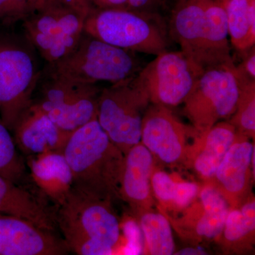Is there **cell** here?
<instances>
[{"label": "cell", "instance_id": "cell-33", "mask_svg": "<svg viewBox=\"0 0 255 255\" xmlns=\"http://www.w3.org/2000/svg\"><path fill=\"white\" fill-rule=\"evenodd\" d=\"M250 53L244 58L243 63L236 66L241 72L248 77L255 80V46L249 49Z\"/></svg>", "mask_w": 255, "mask_h": 255}, {"label": "cell", "instance_id": "cell-24", "mask_svg": "<svg viewBox=\"0 0 255 255\" xmlns=\"http://www.w3.org/2000/svg\"><path fill=\"white\" fill-rule=\"evenodd\" d=\"M223 2L231 43L240 51H247L255 43V0H226Z\"/></svg>", "mask_w": 255, "mask_h": 255}, {"label": "cell", "instance_id": "cell-1", "mask_svg": "<svg viewBox=\"0 0 255 255\" xmlns=\"http://www.w3.org/2000/svg\"><path fill=\"white\" fill-rule=\"evenodd\" d=\"M62 152L71 169L74 187L104 200L120 199L125 155L97 119L71 132Z\"/></svg>", "mask_w": 255, "mask_h": 255}, {"label": "cell", "instance_id": "cell-7", "mask_svg": "<svg viewBox=\"0 0 255 255\" xmlns=\"http://www.w3.org/2000/svg\"><path fill=\"white\" fill-rule=\"evenodd\" d=\"M36 88L39 99L33 103L64 131L71 133L97 119L102 91L97 85L72 81L43 70Z\"/></svg>", "mask_w": 255, "mask_h": 255}, {"label": "cell", "instance_id": "cell-25", "mask_svg": "<svg viewBox=\"0 0 255 255\" xmlns=\"http://www.w3.org/2000/svg\"><path fill=\"white\" fill-rule=\"evenodd\" d=\"M143 235L144 253L151 255H171L175 253L172 226L167 216L157 209L145 211L137 217Z\"/></svg>", "mask_w": 255, "mask_h": 255}, {"label": "cell", "instance_id": "cell-19", "mask_svg": "<svg viewBox=\"0 0 255 255\" xmlns=\"http://www.w3.org/2000/svg\"><path fill=\"white\" fill-rule=\"evenodd\" d=\"M31 177L47 196L59 205L73 187L70 166L62 151H52L28 157Z\"/></svg>", "mask_w": 255, "mask_h": 255}, {"label": "cell", "instance_id": "cell-20", "mask_svg": "<svg viewBox=\"0 0 255 255\" xmlns=\"http://www.w3.org/2000/svg\"><path fill=\"white\" fill-rule=\"evenodd\" d=\"M0 214L26 220L42 229L53 232L55 213L29 191L0 175Z\"/></svg>", "mask_w": 255, "mask_h": 255}, {"label": "cell", "instance_id": "cell-6", "mask_svg": "<svg viewBox=\"0 0 255 255\" xmlns=\"http://www.w3.org/2000/svg\"><path fill=\"white\" fill-rule=\"evenodd\" d=\"M236 68L231 63L204 69L184 101V114L197 135L236 112L239 93Z\"/></svg>", "mask_w": 255, "mask_h": 255}, {"label": "cell", "instance_id": "cell-28", "mask_svg": "<svg viewBox=\"0 0 255 255\" xmlns=\"http://www.w3.org/2000/svg\"><path fill=\"white\" fill-rule=\"evenodd\" d=\"M47 0H0V26L9 27L41 9Z\"/></svg>", "mask_w": 255, "mask_h": 255}, {"label": "cell", "instance_id": "cell-2", "mask_svg": "<svg viewBox=\"0 0 255 255\" xmlns=\"http://www.w3.org/2000/svg\"><path fill=\"white\" fill-rule=\"evenodd\" d=\"M35 50L24 36L0 31V121L9 130L31 105L41 77Z\"/></svg>", "mask_w": 255, "mask_h": 255}, {"label": "cell", "instance_id": "cell-11", "mask_svg": "<svg viewBox=\"0 0 255 255\" xmlns=\"http://www.w3.org/2000/svg\"><path fill=\"white\" fill-rule=\"evenodd\" d=\"M197 135L165 106L150 103L142 118L140 142L154 158L169 165L182 164L189 137Z\"/></svg>", "mask_w": 255, "mask_h": 255}, {"label": "cell", "instance_id": "cell-8", "mask_svg": "<svg viewBox=\"0 0 255 255\" xmlns=\"http://www.w3.org/2000/svg\"><path fill=\"white\" fill-rule=\"evenodd\" d=\"M86 17L76 10L47 0L22 22L23 36L48 64L60 61L81 41Z\"/></svg>", "mask_w": 255, "mask_h": 255}, {"label": "cell", "instance_id": "cell-26", "mask_svg": "<svg viewBox=\"0 0 255 255\" xmlns=\"http://www.w3.org/2000/svg\"><path fill=\"white\" fill-rule=\"evenodd\" d=\"M236 71L239 93L236 112L228 122L235 127L236 132L255 140V80L243 73L237 67Z\"/></svg>", "mask_w": 255, "mask_h": 255}, {"label": "cell", "instance_id": "cell-14", "mask_svg": "<svg viewBox=\"0 0 255 255\" xmlns=\"http://www.w3.org/2000/svg\"><path fill=\"white\" fill-rule=\"evenodd\" d=\"M64 240L26 220L0 214V255H67Z\"/></svg>", "mask_w": 255, "mask_h": 255}, {"label": "cell", "instance_id": "cell-9", "mask_svg": "<svg viewBox=\"0 0 255 255\" xmlns=\"http://www.w3.org/2000/svg\"><path fill=\"white\" fill-rule=\"evenodd\" d=\"M55 213L60 230L81 233L115 250L120 243L121 224L113 202L73 187Z\"/></svg>", "mask_w": 255, "mask_h": 255}, {"label": "cell", "instance_id": "cell-30", "mask_svg": "<svg viewBox=\"0 0 255 255\" xmlns=\"http://www.w3.org/2000/svg\"><path fill=\"white\" fill-rule=\"evenodd\" d=\"M130 9L141 12L158 14L159 8L164 6L162 0H128Z\"/></svg>", "mask_w": 255, "mask_h": 255}, {"label": "cell", "instance_id": "cell-16", "mask_svg": "<svg viewBox=\"0 0 255 255\" xmlns=\"http://www.w3.org/2000/svg\"><path fill=\"white\" fill-rule=\"evenodd\" d=\"M206 0H189L172 9L169 33L182 51L202 69L214 66L206 42Z\"/></svg>", "mask_w": 255, "mask_h": 255}, {"label": "cell", "instance_id": "cell-12", "mask_svg": "<svg viewBox=\"0 0 255 255\" xmlns=\"http://www.w3.org/2000/svg\"><path fill=\"white\" fill-rule=\"evenodd\" d=\"M229 211V205L219 191L202 183L195 200L181 214L173 217L163 214L181 239L196 246L219 239Z\"/></svg>", "mask_w": 255, "mask_h": 255}, {"label": "cell", "instance_id": "cell-10", "mask_svg": "<svg viewBox=\"0 0 255 255\" xmlns=\"http://www.w3.org/2000/svg\"><path fill=\"white\" fill-rule=\"evenodd\" d=\"M203 71L182 50H166L137 75L151 103L173 107L184 103Z\"/></svg>", "mask_w": 255, "mask_h": 255}, {"label": "cell", "instance_id": "cell-23", "mask_svg": "<svg viewBox=\"0 0 255 255\" xmlns=\"http://www.w3.org/2000/svg\"><path fill=\"white\" fill-rule=\"evenodd\" d=\"M206 42L214 65L233 63L228 42L227 14L221 0H206L204 7Z\"/></svg>", "mask_w": 255, "mask_h": 255}, {"label": "cell", "instance_id": "cell-5", "mask_svg": "<svg viewBox=\"0 0 255 255\" xmlns=\"http://www.w3.org/2000/svg\"><path fill=\"white\" fill-rule=\"evenodd\" d=\"M150 103L137 74L101 91L97 121L124 155L140 142L142 118Z\"/></svg>", "mask_w": 255, "mask_h": 255}, {"label": "cell", "instance_id": "cell-35", "mask_svg": "<svg viewBox=\"0 0 255 255\" xmlns=\"http://www.w3.org/2000/svg\"><path fill=\"white\" fill-rule=\"evenodd\" d=\"M187 1H189V0H162V2H163L164 6L169 4V6L172 9L177 5L182 4V3L186 2Z\"/></svg>", "mask_w": 255, "mask_h": 255}, {"label": "cell", "instance_id": "cell-22", "mask_svg": "<svg viewBox=\"0 0 255 255\" xmlns=\"http://www.w3.org/2000/svg\"><path fill=\"white\" fill-rule=\"evenodd\" d=\"M151 186L157 201V209L169 216H176L190 206L200 191L202 184L184 180L176 174L156 168Z\"/></svg>", "mask_w": 255, "mask_h": 255}, {"label": "cell", "instance_id": "cell-3", "mask_svg": "<svg viewBox=\"0 0 255 255\" xmlns=\"http://www.w3.org/2000/svg\"><path fill=\"white\" fill-rule=\"evenodd\" d=\"M84 32L112 46L157 55L168 46L167 26L159 14L132 9H94Z\"/></svg>", "mask_w": 255, "mask_h": 255}, {"label": "cell", "instance_id": "cell-4", "mask_svg": "<svg viewBox=\"0 0 255 255\" xmlns=\"http://www.w3.org/2000/svg\"><path fill=\"white\" fill-rule=\"evenodd\" d=\"M133 52L122 49L84 33L71 53L44 70L80 83L97 85L125 81L141 70Z\"/></svg>", "mask_w": 255, "mask_h": 255}, {"label": "cell", "instance_id": "cell-21", "mask_svg": "<svg viewBox=\"0 0 255 255\" xmlns=\"http://www.w3.org/2000/svg\"><path fill=\"white\" fill-rule=\"evenodd\" d=\"M217 241L226 255H247L254 251L255 198L253 193L238 207L230 209L222 233Z\"/></svg>", "mask_w": 255, "mask_h": 255}, {"label": "cell", "instance_id": "cell-18", "mask_svg": "<svg viewBox=\"0 0 255 255\" xmlns=\"http://www.w3.org/2000/svg\"><path fill=\"white\" fill-rule=\"evenodd\" d=\"M236 130L228 122H218L207 131L193 139L182 165L192 169L203 183L214 177L216 169L236 137Z\"/></svg>", "mask_w": 255, "mask_h": 255}, {"label": "cell", "instance_id": "cell-15", "mask_svg": "<svg viewBox=\"0 0 255 255\" xmlns=\"http://www.w3.org/2000/svg\"><path fill=\"white\" fill-rule=\"evenodd\" d=\"M155 162L153 155L141 142L125 154L119 195L130 206L135 217L157 206L151 186Z\"/></svg>", "mask_w": 255, "mask_h": 255}, {"label": "cell", "instance_id": "cell-27", "mask_svg": "<svg viewBox=\"0 0 255 255\" xmlns=\"http://www.w3.org/2000/svg\"><path fill=\"white\" fill-rule=\"evenodd\" d=\"M24 172V164L18 157L14 138L0 121V175L18 184Z\"/></svg>", "mask_w": 255, "mask_h": 255}, {"label": "cell", "instance_id": "cell-31", "mask_svg": "<svg viewBox=\"0 0 255 255\" xmlns=\"http://www.w3.org/2000/svg\"><path fill=\"white\" fill-rule=\"evenodd\" d=\"M50 1H56L76 10L86 18L94 9L90 0H50Z\"/></svg>", "mask_w": 255, "mask_h": 255}, {"label": "cell", "instance_id": "cell-17", "mask_svg": "<svg viewBox=\"0 0 255 255\" xmlns=\"http://www.w3.org/2000/svg\"><path fill=\"white\" fill-rule=\"evenodd\" d=\"M12 130L15 144L28 157L63 150L70 135L33 102L20 116Z\"/></svg>", "mask_w": 255, "mask_h": 255}, {"label": "cell", "instance_id": "cell-29", "mask_svg": "<svg viewBox=\"0 0 255 255\" xmlns=\"http://www.w3.org/2000/svg\"><path fill=\"white\" fill-rule=\"evenodd\" d=\"M63 233L64 241L69 251L79 255H113L115 250L111 247L96 241L81 233L71 230H60Z\"/></svg>", "mask_w": 255, "mask_h": 255}, {"label": "cell", "instance_id": "cell-13", "mask_svg": "<svg viewBox=\"0 0 255 255\" xmlns=\"http://www.w3.org/2000/svg\"><path fill=\"white\" fill-rule=\"evenodd\" d=\"M236 132L227 153L208 183L216 189L229 205L230 209L241 205L252 193L255 183V141Z\"/></svg>", "mask_w": 255, "mask_h": 255}, {"label": "cell", "instance_id": "cell-34", "mask_svg": "<svg viewBox=\"0 0 255 255\" xmlns=\"http://www.w3.org/2000/svg\"><path fill=\"white\" fill-rule=\"evenodd\" d=\"M176 255H208L207 252L204 250L201 249L199 247H188V248H183L181 251L174 253Z\"/></svg>", "mask_w": 255, "mask_h": 255}, {"label": "cell", "instance_id": "cell-36", "mask_svg": "<svg viewBox=\"0 0 255 255\" xmlns=\"http://www.w3.org/2000/svg\"><path fill=\"white\" fill-rule=\"evenodd\" d=\"M221 1H226V0H221Z\"/></svg>", "mask_w": 255, "mask_h": 255}, {"label": "cell", "instance_id": "cell-32", "mask_svg": "<svg viewBox=\"0 0 255 255\" xmlns=\"http://www.w3.org/2000/svg\"><path fill=\"white\" fill-rule=\"evenodd\" d=\"M94 9H130L128 0H90Z\"/></svg>", "mask_w": 255, "mask_h": 255}]
</instances>
